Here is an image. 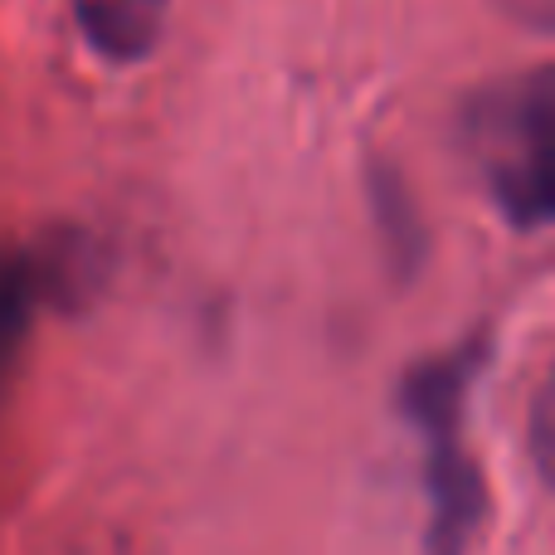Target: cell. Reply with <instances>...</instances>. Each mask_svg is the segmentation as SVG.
Returning <instances> with one entry per match:
<instances>
[{"mask_svg":"<svg viewBox=\"0 0 555 555\" xmlns=\"http://www.w3.org/2000/svg\"><path fill=\"white\" fill-rule=\"evenodd\" d=\"M478 375V351L420 361L400 385L404 420L424 449V551L473 555L488 521V482L468 449V390Z\"/></svg>","mask_w":555,"mask_h":555,"instance_id":"cell-1","label":"cell"},{"mask_svg":"<svg viewBox=\"0 0 555 555\" xmlns=\"http://www.w3.org/2000/svg\"><path fill=\"white\" fill-rule=\"evenodd\" d=\"M463 146L482 191L517 230L555 224V68L482 88L463 117Z\"/></svg>","mask_w":555,"mask_h":555,"instance_id":"cell-2","label":"cell"},{"mask_svg":"<svg viewBox=\"0 0 555 555\" xmlns=\"http://www.w3.org/2000/svg\"><path fill=\"white\" fill-rule=\"evenodd\" d=\"M78 29L107 64H137L156 49L171 0H74Z\"/></svg>","mask_w":555,"mask_h":555,"instance_id":"cell-3","label":"cell"},{"mask_svg":"<svg viewBox=\"0 0 555 555\" xmlns=\"http://www.w3.org/2000/svg\"><path fill=\"white\" fill-rule=\"evenodd\" d=\"M59 269L39 254H5L0 259V375L10 371L20 341L29 336L39 302L54 293Z\"/></svg>","mask_w":555,"mask_h":555,"instance_id":"cell-4","label":"cell"},{"mask_svg":"<svg viewBox=\"0 0 555 555\" xmlns=\"http://www.w3.org/2000/svg\"><path fill=\"white\" fill-rule=\"evenodd\" d=\"M527 453L537 478L555 492V365L546 371V380L531 395V414H527Z\"/></svg>","mask_w":555,"mask_h":555,"instance_id":"cell-5","label":"cell"},{"mask_svg":"<svg viewBox=\"0 0 555 555\" xmlns=\"http://www.w3.org/2000/svg\"><path fill=\"white\" fill-rule=\"evenodd\" d=\"M502 15L521 20V25H537V29H555V0H492Z\"/></svg>","mask_w":555,"mask_h":555,"instance_id":"cell-6","label":"cell"}]
</instances>
